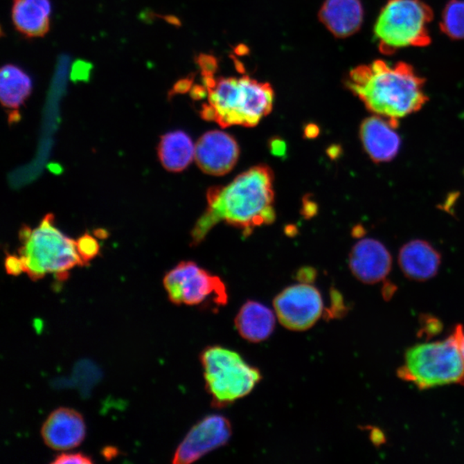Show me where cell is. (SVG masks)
Segmentation results:
<instances>
[{"instance_id": "1", "label": "cell", "mask_w": 464, "mask_h": 464, "mask_svg": "<svg viewBox=\"0 0 464 464\" xmlns=\"http://www.w3.org/2000/svg\"><path fill=\"white\" fill-rule=\"evenodd\" d=\"M206 199L208 208L193 229V244H199L221 221L249 235L276 220L273 171L265 164L252 167L230 184L208 189Z\"/></svg>"}, {"instance_id": "2", "label": "cell", "mask_w": 464, "mask_h": 464, "mask_svg": "<svg viewBox=\"0 0 464 464\" xmlns=\"http://www.w3.org/2000/svg\"><path fill=\"white\" fill-rule=\"evenodd\" d=\"M425 82L408 63L377 60L350 71L345 85L370 112L398 127L400 119L420 111L428 101Z\"/></svg>"}, {"instance_id": "3", "label": "cell", "mask_w": 464, "mask_h": 464, "mask_svg": "<svg viewBox=\"0 0 464 464\" xmlns=\"http://www.w3.org/2000/svg\"><path fill=\"white\" fill-rule=\"evenodd\" d=\"M215 73H202L203 87L208 91V103L201 116L222 127H256L272 111L274 91L269 83L249 76L217 78Z\"/></svg>"}, {"instance_id": "4", "label": "cell", "mask_w": 464, "mask_h": 464, "mask_svg": "<svg viewBox=\"0 0 464 464\" xmlns=\"http://www.w3.org/2000/svg\"><path fill=\"white\" fill-rule=\"evenodd\" d=\"M463 334L458 325L444 341L413 346L406 352L398 377L420 390L452 384L464 386Z\"/></svg>"}, {"instance_id": "5", "label": "cell", "mask_w": 464, "mask_h": 464, "mask_svg": "<svg viewBox=\"0 0 464 464\" xmlns=\"http://www.w3.org/2000/svg\"><path fill=\"white\" fill-rule=\"evenodd\" d=\"M20 240L19 256L24 271L32 280H39L48 274L64 278L74 267L84 265L76 241L55 226L52 214L46 215L34 230L24 226L20 231Z\"/></svg>"}, {"instance_id": "6", "label": "cell", "mask_w": 464, "mask_h": 464, "mask_svg": "<svg viewBox=\"0 0 464 464\" xmlns=\"http://www.w3.org/2000/svg\"><path fill=\"white\" fill-rule=\"evenodd\" d=\"M206 390L215 408H224L251 394L262 380L258 368L233 350L211 346L199 356Z\"/></svg>"}, {"instance_id": "7", "label": "cell", "mask_w": 464, "mask_h": 464, "mask_svg": "<svg viewBox=\"0 0 464 464\" xmlns=\"http://www.w3.org/2000/svg\"><path fill=\"white\" fill-rule=\"evenodd\" d=\"M433 19V10L422 0H389L374 26L378 49L391 55L409 46L430 45L428 25Z\"/></svg>"}, {"instance_id": "8", "label": "cell", "mask_w": 464, "mask_h": 464, "mask_svg": "<svg viewBox=\"0 0 464 464\" xmlns=\"http://www.w3.org/2000/svg\"><path fill=\"white\" fill-rule=\"evenodd\" d=\"M163 285L170 301L177 305L208 303L219 308L226 305L229 299L222 280L193 262L178 264L164 277Z\"/></svg>"}, {"instance_id": "9", "label": "cell", "mask_w": 464, "mask_h": 464, "mask_svg": "<svg viewBox=\"0 0 464 464\" xmlns=\"http://www.w3.org/2000/svg\"><path fill=\"white\" fill-rule=\"evenodd\" d=\"M273 305L278 322L291 331L310 330L325 312L322 295L312 284L285 288L274 298Z\"/></svg>"}, {"instance_id": "10", "label": "cell", "mask_w": 464, "mask_h": 464, "mask_svg": "<svg viewBox=\"0 0 464 464\" xmlns=\"http://www.w3.org/2000/svg\"><path fill=\"white\" fill-rule=\"evenodd\" d=\"M232 427L226 417L211 415L203 418L188 431L178 445L173 456L174 464H189L208 453L223 447L230 441Z\"/></svg>"}, {"instance_id": "11", "label": "cell", "mask_w": 464, "mask_h": 464, "mask_svg": "<svg viewBox=\"0 0 464 464\" xmlns=\"http://www.w3.org/2000/svg\"><path fill=\"white\" fill-rule=\"evenodd\" d=\"M240 149L237 141L224 132L209 131L195 144V159L203 172L224 176L237 164Z\"/></svg>"}, {"instance_id": "12", "label": "cell", "mask_w": 464, "mask_h": 464, "mask_svg": "<svg viewBox=\"0 0 464 464\" xmlns=\"http://www.w3.org/2000/svg\"><path fill=\"white\" fill-rule=\"evenodd\" d=\"M349 267L357 280L367 285L377 284L390 274L392 256L383 242L364 238L352 248Z\"/></svg>"}, {"instance_id": "13", "label": "cell", "mask_w": 464, "mask_h": 464, "mask_svg": "<svg viewBox=\"0 0 464 464\" xmlns=\"http://www.w3.org/2000/svg\"><path fill=\"white\" fill-rule=\"evenodd\" d=\"M87 435L83 416L76 410L60 408L53 411L42 427V436L49 448L69 451L78 447Z\"/></svg>"}, {"instance_id": "14", "label": "cell", "mask_w": 464, "mask_h": 464, "mask_svg": "<svg viewBox=\"0 0 464 464\" xmlns=\"http://www.w3.org/2000/svg\"><path fill=\"white\" fill-rule=\"evenodd\" d=\"M390 121L381 116H371L359 127V139L374 163L392 161L401 149L402 139Z\"/></svg>"}, {"instance_id": "15", "label": "cell", "mask_w": 464, "mask_h": 464, "mask_svg": "<svg viewBox=\"0 0 464 464\" xmlns=\"http://www.w3.org/2000/svg\"><path fill=\"white\" fill-rule=\"evenodd\" d=\"M442 256L427 241L416 239L407 242L399 251L398 262L409 280L427 281L437 276Z\"/></svg>"}, {"instance_id": "16", "label": "cell", "mask_w": 464, "mask_h": 464, "mask_svg": "<svg viewBox=\"0 0 464 464\" xmlns=\"http://www.w3.org/2000/svg\"><path fill=\"white\" fill-rule=\"evenodd\" d=\"M319 17L334 37L348 38L362 28L364 9L360 0H325Z\"/></svg>"}, {"instance_id": "17", "label": "cell", "mask_w": 464, "mask_h": 464, "mask_svg": "<svg viewBox=\"0 0 464 464\" xmlns=\"http://www.w3.org/2000/svg\"><path fill=\"white\" fill-rule=\"evenodd\" d=\"M276 312L263 303L248 301L235 316V330L244 340L251 343L265 341L276 330Z\"/></svg>"}, {"instance_id": "18", "label": "cell", "mask_w": 464, "mask_h": 464, "mask_svg": "<svg viewBox=\"0 0 464 464\" xmlns=\"http://www.w3.org/2000/svg\"><path fill=\"white\" fill-rule=\"evenodd\" d=\"M51 12L50 0H13L14 26L28 38L42 37L48 33Z\"/></svg>"}, {"instance_id": "19", "label": "cell", "mask_w": 464, "mask_h": 464, "mask_svg": "<svg viewBox=\"0 0 464 464\" xmlns=\"http://www.w3.org/2000/svg\"><path fill=\"white\" fill-rule=\"evenodd\" d=\"M195 145L184 131L164 134L159 145V158L163 166L171 172L187 169L195 159Z\"/></svg>"}, {"instance_id": "20", "label": "cell", "mask_w": 464, "mask_h": 464, "mask_svg": "<svg viewBox=\"0 0 464 464\" xmlns=\"http://www.w3.org/2000/svg\"><path fill=\"white\" fill-rule=\"evenodd\" d=\"M33 89L30 76L20 67L7 64L0 71V98L2 105L17 109L28 98Z\"/></svg>"}, {"instance_id": "21", "label": "cell", "mask_w": 464, "mask_h": 464, "mask_svg": "<svg viewBox=\"0 0 464 464\" xmlns=\"http://www.w3.org/2000/svg\"><path fill=\"white\" fill-rule=\"evenodd\" d=\"M441 31L452 40L464 39V0H449L440 24Z\"/></svg>"}, {"instance_id": "22", "label": "cell", "mask_w": 464, "mask_h": 464, "mask_svg": "<svg viewBox=\"0 0 464 464\" xmlns=\"http://www.w3.org/2000/svg\"><path fill=\"white\" fill-rule=\"evenodd\" d=\"M76 247L84 265L99 254L100 246L98 240L90 234H84L76 241Z\"/></svg>"}, {"instance_id": "23", "label": "cell", "mask_w": 464, "mask_h": 464, "mask_svg": "<svg viewBox=\"0 0 464 464\" xmlns=\"http://www.w3.org/2000/svg\"><path fill=\"white\" fill-rule=\"evenodd\" d=\"M331 301L330 308L325 309L324 316L331 319L343 316L346 313L343 298L340 292L334 289H332L331 291Z\"/></svg>"}, {"instance_id": "24", "label": "cell", "mask_w": 464, "mask_h": 464, "mask_svg": "<svg viewBox=\"0 0 464 464\" xmlns=\"http://www.w3.org/2000/svg\"><path fill=\"white\" fill-rule=\"evenodd\" d=\"M92 460L90 456L83 454V453H62L57 456L53 460L55 464H87L91 463Z\"/></svg>"}, {"instance_id": "25", "label": "cell", "mask_w": 464, "mask_h": 464, "mask_svg": "<svg viewBox=\"0 0 464 464\" xmlns=\"http://www.w3.org/2000/svg\"><path fill=\"white\" fill-rule=\"evenodd\" d=\"M6 272L12 276H19L24 271V266L20 256H7L6 259Z\"/></svg>"}, {"instance_id": "26", "label": "cell", "mask_w": 464, "mask_h": 464, "mask_svg": "<svg viewBox=\"0 0 464 464\" xmlns=\"http://www.w3.org/2000/svg\"><path fill=\"white\" fill-rule=\"evenodd\" d=\"M441 323L440 320L435 319L434 317L426 316L422 326V332L426 334L434 335L440 331Z\"/></svg>"}, {"instance_id": "27", "label": "cell", "mask_w": 464, "mask_h": 464, "mask_svg": "<svg viewBox=\"0 0 464 464\" xmlns=\"http://www.w3.org/2000/svg\"><path fill=\"white\" fill-rule=\"evenodd\" d=\"M316 271L312 267H303L298 271L297 277L301 283L312 284L316 278Z\"/></svg>"}, {"instance_id": "28", "label": "cell", "mask_w": 464, "mask_h": 464, "mask_svg": "<svg viewBox=\"0 0 464 464\" xmlns=\"http://www.w3.org/2000/svg\"><path fill=\"white\" fill-rule=\"evenodd\" d=\"M310 130H315V132H316V127L315 126H314V127H310ZM315 134H316V133H315ZM307 134L309 135V137H312V134H313L312 133V132L310 131L309 133H307Z\"/></svg>"}, {"instance_id": "29", "label": "cell", "mask_w": 464, "mask_h": 464, "mask_svg": "<svg viewBox=\"0 0 464 464\" xmlns=\"http://www.w3.org/2000/svg\"><path fill=\"white\" fill-rule=\"evenodd\" d=\"M463 350H464V334H463Z\"/></svg>"}]
</instances>
